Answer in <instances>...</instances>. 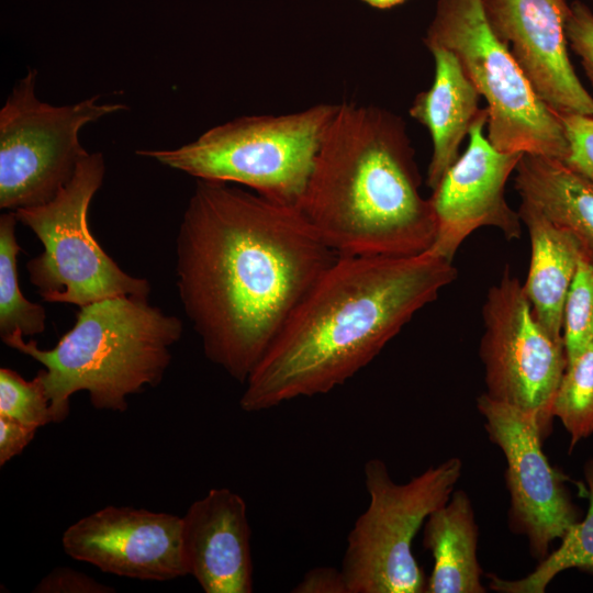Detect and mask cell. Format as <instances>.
I'll return each instance as SVG.
<instances>
[{"mask_svg":"<svg viewBox=\"0 0 593 593\" xmlns=\"http://www.w3.org/2000/svg\"><path fill=\"white\" fill-rule=\"evenodd\" d=\"M336 256L298 206L198 179L177 234L176 282L205 357L245 383Z\"/></svg>","mask_w":593,"mask_h":593,"instance_id":"1","label":"cell"},{"mask_svg":"<svg viewBox=\"0 0 593 593\" xmlns=\"http://www.w3.org/2000/svg\"><path fill=\"white\" fill-rule=\"evenodd\" d=\"M456 278L452 261L430 250L337 255L248 376L240 409L261 412L343 385Z\"/></svg>","mask_w":593,"mask_h":593,"instance_id":"2","label":"cell"},{"mask_svg":"<svg viewBox=\"0 0 593 593\" xmlns=\"http://www.w3.org/2000/svg\"><path fill=\"white\" fill-rule=\"evenodd\" d=\"M401 118L337 104L298 208L320 238L346 256L429 250L436 222Z\"/></svg>","mask_w":593,"mask_h":593,"instance_id":"3","label":"cell"},{"mask_svg":"<svg viewBox=\"0 0 593 593\" xmlns=\"http://www.w3.org/2000/svg\"><path fill=\"white\" fill-rule=\"evenodd\" d=\"M182 333L177 316L147 298L123 295L81 306L74 327L52 349L25 342L18 332L2 342L44 367L38 372L60 423L79 391L88 392L97 410L126 411L130 395L161 382Z\"/></svg>","mask_w":593,"mask_h":593,"instance_id":"4","label":"cell"},{"mask_svg":"<svg viewBox=\"0 0 593 593\" xmlns=\"http://www.w3.org/2000/svg\"><path fill=\"white\" fill-rule=\"evenodd\" d=\"M337 104L282 115L243 116L174 149L137 150L197 179L239 183L298 206Z\"/></svg>","mask_w":593,"mask_h":593,"instance_id":"5","label":"cell"},{"mask_svg":"<svg viewBox=\"0 0 593 593\" xmlns=\"http://www.w3.org/2000/svg\"><path fill=\"white\" fill-rule=\"evenodd\" d=\"M423 41L427 48L443 47L458 57L486 101L488 139L497 150L564 160L568 142L558 115L492 32L482 0H437Z\"/></svg>","mask_w":593,"mask_h":593,"instance_id":"6","label":"cell"},{"mask_svg":"<svg viewBox=\"0 0 593 593\" xmlns=\"http://www.w3.org/2000/svg\"><path fill=\"white\" fill-rule=\"evenodd\" d=\"M461 471V460L452 457L398 483L384 461L365 463L369 504L347 536L340 568L349 593L426 591L413 540L429 514L448 502Z\"/></svg>","mask_w":593,"mask_h":593,"instance_id":"7","label":"cell"},{"mask_svg":"<svg viewBox=\"0 0 593 593\" xmlns=\"http://www.w3.org/2000/svg\"><path fill=\"white\" fill-rule=\"evenodd\" d=\"M104 171L102 154L89 153L55 199L13 211L44 246L41 255L27 261L26 270L46 302L81 307L114 296L148 298L149 282L119 267L89 230V205Z\"/></svg>","mask_w":593,"mask_h":593,"instance_id":"8","label":"cell"},{"mask_svg":"<svg viewBox=\"0 0 593 593\" xmlns=\"http://www.w3.org/2000/svg\"><path fill=\"white\" fill-rule=\"evenodd\" d=\"M36 70L18 81L0 111V208L10 211L51 202L89 154L79 131L125 110L100 96L55 107L35 96Z\"/></svg>","mask_w":593,"mask_h":593,"instance_id":"9","label":"cell"},{"mask_svg":"<svg viewBox=\"0 0 593 593\" xmlns=\"http://www.w3.org/2000/svg\"><path fill=\"white\" fill-rule=\"evenodd\" d=\"M480 358L486 394L533 415L546 438L552 403L568 365L563 337L535 317L523 284L506 267L486 294Z\"/></svg>","mask_w":593,"mask_h":593,"instance_id":"10","label":"cell"},{"mask_svg":"<svg viewBox=\"0 0 593 593\" xmlns=\"http://www.w3.org/2000/svg\"><path fill=\"white\" fill-rule=\"evenodd\" d=\"M477 406L489 439L500 447L506 460L508 528L526 537L530 555L540 561L549 553L550 545L561 540L579 521L564 475L544 454L545 437L533 415L486 393L478 398Z\"/></svg>","mask_w":593,"mask_h":593,"instance_id":"11","label":"cell"},{"mask_svg":"<svg viewBox=\"0 0 593 593\" xmlns=\"http://www.w3.org/2000/svg\"><path fill=\"white\" fill-rule=\"evenodd\" d=\"M486 107L480 109L466 152L433 189L429 202L436 237L429 249L452 261L469 235L480 227H495L506 239H519L522 220L505 199V184L522 158L521 153L497 150L484 135Z\"/></svg>","mask_w":593,"mask_h":593,"instance_id":"12","label":"cell"},{"mask_svg":"<svg viewBox=\"0 0 593 593\" xmlns=\"http://www.w3.org/2000/svg\"><path fill=\"white\" fill-rule=\"evenodd\" d=\"M181 517L127 506H105L63 534L72 559L120 577L169 581L188 574L181 547Z\"/></svg>","mask_w":593,"mask_h":593,"instance_id":"13","label":"cell"},{"mask_svg":"<svg viewBox=\"0 0 593 593\" xmlns=\"http://www.w3.org/2000/svg\"><path fill=\"white\" fill-rule=\"evenodd\" d=\"M482 7L492 32L550 110L593 116V97L568 53L567 0H482Z\"/></svg>","mask_w":593,"mask_h":593,"instance_id":"14","label":"cell"},{"mask_svg":"<svg viewBox=\"0 0 593 593\" xmlns=\"http://www.w3.org/2000/svg\"><path fill=\"white\" fill-rule=\"evenodd\" d=\"M181 519L184 564L202 590L253 592L251 532L244 499L226 488L211 489Z\"/></svg>","mask_w":593,"mask_h":593,"instance_id":"15","label":"cell"},{"mask_svg":"<svg viewBox=\"0 0 593 593\" xmlns=\"http://www.w3.org/2000/svg\"><path fill=\"white\" fill-rule=\"evenodd\" d=\"M428 51L435 61L434 81L415 97L409 113L432 136L426 183L433 190L459 158V147L480 111L481 96L451 51L443 47Z\"/></svg>","mask_w":593,"mask_h":593,"instance_id":"16","label":"cell"},{"mask_svg":"<svg viewBox=\"0 0 593 593\" xmlns=\"http://www.w3.org/2000/svg\"><path fill=\"white\" fill-rule=\"evenodd\" d=\"M530 239V262L523 290L537 321L553 336L562 337L566 299L574 278L583 245L533 205L518 209Z\"/></svg>","mask_w":593,"mask_h":593,"instance_id":"17","label":"cell"},{"mask_svg":"<svg viewBox=\"0 0 593 593\" xmlns=\"http://www.w3.org/2000/svg\"><path fill=\"white\" fill-rule=\"evenodd\" d=\"M423 545L434 564L427 593H484L478 560V525L466 491L455 490L446 504L426 518Z\"/></svg>","mask_w":593,"mask_h":593,"instance_id":"18","label":"cell"},{"mask_svg":"<svg viewBox=\"0 0 593 593\" xmlns=\"http://www.w3.org/2000/svg\"><path fill=\"white\" fill-rule=\"evenodd\" d=\"M515 172L522 201L593 251V184L561 160L539 155L523 154Z\"/></svg>","mask_w":593,"mask_h":593,"instance_id":"19","label":"cell"},{"mask_svg":"<svg viewBox=\"0 0 593 593\" xmlns=\"http://www.w3.org/2000/svg\"><path fill=\"white\" fill-rule=\"evenodd\" d=\"M589 507L583 519H579L561 538L560 546L539 561L526 577L505 580L488 574L490 589L500 593H544L549 583L568 569L593 572V459L584 466Z\"/></svg>","mask_w":593,"mask_h":593,"instance_id":"20","label":"cell"},{"mask_svg":"<svg viewBox=\"0 0 593 593\" xmlns=\"http://www.w3.org/2000/svg\"><path fill=\"white\" fill-rule=\"evenodd\" d=\"M18 219L13 211L0 216V336L1 339L21 333L23 336L45 331L46 312L25 299L18 282L16 257L21 247L16 242Z\"/></svg>","mask_w":593,"mask_h":593,"instance_id":"21","label":"cell"},{"mask_svg":"<svg viewBox=\"0 0 593 593\" xmlns=\"http://www.w3.org/2000/svg\"><path fill=\"white\" fill-rule=\"evenodd\" d=\"M552 415L570 437V450L593 434V343L568 361L557 390Z\"/></svg>","mask_w":593,"mask_h":593,"instance_id":"22","label":"cell"},{"mask_svg":"<svg viewBox=\"0 0 593 593\" xmlns=\"http://www.w3.org/2000/svg\"><path fill=\"white\" fill-rule=\"evenodd\" d=\"M562 337L568 361L593 343V251L584 247L564 303Z\"/></svg>","mask_w":593,"mask_h":593,"instance_id":"23","label":"cell"},{"mask_svg":"<svg viewBox=\"0 0 593 593\" xmlns=\"http://www.w3.org/2000/svg\"><path fill=\"white\" fill-rule=\"evenodd\" d=\"M0 416L37 429L56 423L52 401L40 372L27 381L14 370L0 369Z\"/></svg>","mask_w":593,"mask_h":593,"instance_id":"24","label":"cell"},{"mask_svg":"<svg viewBox=\"0 0 593 593\" xmlns=\"http://www.w3.org/2000/svg\"><path fill=\"white\" fill-rule=\"evenodd\" d=\"M568 142L564 163L593 184V116L556 113Z\"/></svg>","mask_w":593,"mask_h":593,"instance_id":"25","label":"cell"},{"mask_svg":"<svg viewBox=\"0 0 593 593\" xmlns=\"http://www.w3.org/2000/svg\"><path fill=\"white\" fill-rule=\"evenodd\" d=\"M567 38L569 47L580 57L585 75L593 87V11L580 0L570 3Z\"/></svg>","mask_w":593,"mask_h":593,"instance_id":"26","label":"cell"},{"mask_svg":"<svg viewBox=\"0 0 593 593\" xmlns=\"http://www.w3.org/2000/svg\"><path fill=\"white\" fill-rule=\"evenodd\" d=\"M34 593H110L115 590L96 581L83 572L58 567L46 574L34 588Z\"/></svg>","mask_w":593,"mask_h":593,"instance_id":"27","label":"cell"},{"mask_svg":"<svg viewBox=\"0 0 593 593\" xmlns=\"http://www.w3.org/2000/svg\"><path fill=\"white\" fill-rule=\"evenodd\" d=\"M37 428L0 416V466L20 455L32 441Z\"/></svg>","mask_w":593,"mask_h":593,"instance_id":"28","label":"cell"},{"mask_svg":"<svg viewBox=\"0 0 593 593\" xmlns=\"http://www.w3.org/2000/svg\"><path fill=\"white\" fill-rule=\"evenodd\" d=\"M292 592L349 593L342 569L333 567H317L309 570Z\"/></svg>","mask_w":593,"mask_h":593,"instance_id":"29","label":"cell"},{"mask_svg":"<svg viewBox=\"0 0 593 593\" xmlns=\"http://www.w3.org/2000/svg\"><path fill=\"white\" fill-rule=\"evenodd\" d=\"M369 5L378 9H389L403 3L405 0H362Z\"/></svg>","mask_w":593,"mask_h":593,"instance_id":"30","label":"cell"}]
</instances>
